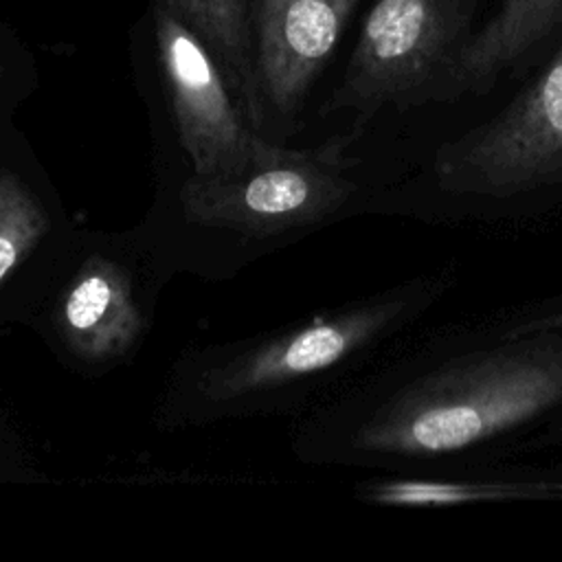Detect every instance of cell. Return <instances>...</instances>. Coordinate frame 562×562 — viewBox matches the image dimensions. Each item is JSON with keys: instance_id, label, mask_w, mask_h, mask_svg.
I'll use <instances>...</instances> for the list:
<instances>
[{"instance_id": "obj_1", "label": "cell", "mask_w": 562, "mask_h": 562, "mask_svg": "<svg viewBox=\"0 0 562 562\" xmlns=\"http://www.w3.org/2000/svg\"><path fill=\"white\" fill-rule=\"evenodd\" d=\"M560 404L562 327L533 329L400 391L362 426L356 446L402 457L448 454Z\"/></svg>"}, {"instance_id": "obj_2", "label": "cell", "mask_w": 562, "mask_h": 562, "mask_svg": "<svg viewBox=\"0 0 562 562\" xmlns=\"http://www.w3.org/2000/svg\"><path fill=\"white\" fill-rule=\"evenodd\" d=\"M353 189L340 143L288 149L257 136L241 167L193 176L182 189V204L195 224L270 237L331 215Z\"/></svg>"}, {"instance_id": "obj_3", "label": "cell", "mask_w": 562, "mask_h": 562, "mask_svg": "<svg viewBox=\"0 0 562 562\" xmlns=\"http://www.w3.org/2000/svg\"><path fill=\"white\" fill-rule=\"evenodd\" d=\"M474 0H375L351 53L338 103L364 114L437 99L470 40Z\"/></svg>"}, {"instance_id": "obj_4", "label": "cell", "mask_w": 562, "mask_h": 562, "mask_svg": "<svg viewBox=\"0 0 562 562\" xmlns=\"http://www.w3.org/2000/svg\"><path fill=\"white\" fill-rule=\"evenodd\" d=\"M437 182L452 193L514 195L562 178V46L498 116L443 145Z\"/></svg>"}, {"instance_id": "obj_5", "label": "cell", "mask_w": 562, "mask_h": 562, "mask_svg": "<svg viewBox=\"0 0 562 562\" xmlns=\"http://www.w3.org/2000/svg\"><path fill=\"white\" fill-rule=\"evenodd\" d=\"M154 18L165 83L193 176H222L241 167L257 134L233 103L217 59L169 7L158 4Z\"/></svg>"}, {"instance_id": "obj_6", "label": "cell", "mask_w": 562, "mask_h": 562, "mask_svg": "<svg viewBox=\"0 0 562 562\" xmlns=\"http://www.w3.org/2000/svg\"><path fill=\"white\" fill-rule=\"evenodd\" d=\"M404 310L406 299L395 296L364 303L329 318H314L310 325L268 340L213 369L200 382V391L206 400L228 402L329 369L382 334Z\"/></svg>"}, {"instance_id": "obj_7", "label": "cell", "mask_w": 562, "mask_h": 562, "mask_svg": "<svg viewBox=\"0 0 562 562\" xmlns=\"http://www.w3.org/2000/svg\"><path fill=\"white\" fill-rule=\"evenodd\" d=\"M358 0H257L250 42L261 97L290 116L334 53Z\"/></svg>"}, {"instance_id": "obj_8", "label": "cell", "mask_w": 562, "mask_h": 562, "mask_svg": "<svg viewBox=\"0 0 562 562\" xmlns=\"http://www.w3.org/2000/svg\"><path fill=\"white\" fill-rule=\"evenodd\" d=\"M57 325L66 345L83 360L125 353L143 327L127 274L105 257H88L64 290Z\"/></svg>"}, {"instance_id": "obj_9", "label": "cell", "mask_w": 562, "mask_h": 562, "mask_svg": "<svg viewBox=\"0 0 562 562\" xmlns=\"http://www.w3.org/2000/svg\"><path fill=\"white\" fill-rule=\"evenodd\" d=\"M555 33H562V0H501L496 13L465 42L437 99L487 90L501 72Z\"/></svg>"}, {"instance_id": "obj_10", "label": "cell", "mask_w": 562, "mask_h": 562, "mask_svg": "<svg viewBox=\"0 0 562 562\" xmlns=\"http://www.w3.org/2000/svg\"><path fill=\"white\" fill-rule=\"evenodd\" d=\"M162 4L200 35L237 90L246 114L259 125L261 92L252 61L248 0H162Z\"/></svg>"}, {"instance_id": "obj_11", "label": "cell", "mask_w": 562, "mask_h": 562, "mask_svg": "<svg viewBox=\"0 0 562 562\" xmlns=\"http://www.w3.org/2000/svg\"><path fill=\"white\" fill-rule=\"evenodd\" d=\"M48 217L15 173H0V283L31 255Z\"/></svg>"}, {"instance_id": "obj_12", "label": "cell", "mask_w": 562, "mask_h": 562, "mask_svg": "<svg viewBox=\"0 0 562 562\" xmlns=\"http://www.w3.org/2000/svg\"><path fill=\"white\" fill-rule=\"evenodd\" d=\"M549 327H562V318H551V321H536L533 325L525 327L522 331H531V329H549Z\"/></svg>"}]
</instances>
